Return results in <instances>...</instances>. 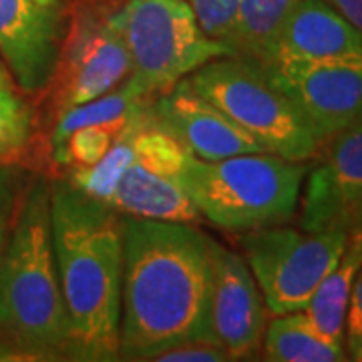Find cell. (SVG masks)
I'll use <instances>...</instances> for the list:
<instances>
[{
    "mask_svg": "<svg viewBox=\"0 0 362 362\" xmlns=\"http://www.w3.org/2000/svg\"><path fill=\"white\" fill-rule=\"evenodd\" d=\"M209 238L194 223L123 214L119 358L159 352L207 334Z\"/></svg>",
    "mask_w": 362,
    "mask_h": 362,
    "instance_id": "cell-1",
    "label": "cell"
},
{
    "mask_svg": "<svg viewBox=\"0 0 362 362\" xmlns=\"http://www.w3.org/2000/svg\"><path fill=\"white\" fill-rule=\"evenodd\" d=\"M51 230L73 361H119L123 214L71 181H54Z\"/></svg>",
    "mask_w": 362,
    "mask_h": 362,
    "instance_id": "cell-2",
    "label": "cell"
},
{
    "mask_svg": "<svg viewBox=\"0 0 362 362\" xmlns=\"http://www.w3.org/2000/svg\"><path fill=\"white\" fill-rule=\"evenodd\" d=\"M4 361H73L51 230V183L30 177L0 259Z\"/></svg>",
    "mask_w": 362,
    "mask_h": 362,
    "instance_id": "cell-3",
    "label": "cell"
},
{
    "mask_svg": "<svg viewBox=\"0 0 362 362\" xmlns=\"http://www.w3.org/2000/svg\"><path fill=\"white\" fill-rule=\"evenodd\" d=\"M306 161L274 153H244L218 161L185 156L180 183L199 216L228 232L288 223L296 216Z\"/></svg>",
    "mask_w": 362,
    "mask_h": 362,
    "instance_id": "cell-4",
    "label": "cell"
},
{
    "mask_svg": "<svg viewBox=\"0 0 362 362\" xmlns=\"http://www.w3.org/2000/svg\"><path fill=\"white\" fill-rule=\"evenodd\" d=\"M195 90L274 156L308 161L322 141L266 66L246 57H218L189 75Z\"/></svg>",
    "mask_w": 362,
    "mask_h": 362,
    "instance_id": "cell-5",
    "label": "cell"
},
{
    "mask_svg": "<svg viewBox=\"0 0 362 362\" xmlns=\"http://www.w3.org/2000/svg\"><path fill=\"white\" fill-rule=\"evenodd\" d=\"M107 23L121 37L131 61V83L153 97L230 49L209 39L187 0H127Z\"/></svg>",
    "mask_w": 362,
    "mask_h": 362,
    "instance_id": "cell-6",
    "label": "cell"
},
{
    "mask_svg": "<svg viewBox=\"0 0 362 362\" xmlns=\"http://www.w3.org/2000/svg\"><path fill=\"white\" fill-rule=\"evenodd\" d=\"M349 233L304 232L286 223L240 235L250 270L272 316L306 310L314 292L337 266Z\"/></svg>",
    "mask_w": 362,
    "mask_h": 362,
    "instance_id": "cell-7",
    "label": "cell"
},
{
    "mask_svg": "<svg viewBox=\"0 0 362 362\" xmlns=\"http://www.w3.org/2000/svg\"><path fill=\"white\" fill-rule=\"evenodd\" d=\"M135 153L115 183L107 204L125 216L195 223L199 211L180 183L185 147L143 105L135 123Z\"/></svg>",
    "mask_w": 362,
    "mask_h": 362,
    "instance_id": "cell-8",
    "label": "cell"
},
{
    "mask_svg": "<svg viewBox=\"0 0 362 362\" xmlns=\"http://www.w3.org/2000/svg\"><path fill=\"white\" fill-rule=\"evenodd\" d=\"M266 304L244 256L209 238L207 334L232 361L256 354L266 330Z\"/></svg>",
    "mask_w": 362,
    "mask_h": 362,
    "instance_id": "cell-9",
    "label": "cell"
},
{
    "mask_svg": "<svg viewBox=\"0 0 362 362\" xmlns=\"http://www.w3.org/2000/svg\"><path fill=\"white\" fill-rule=\"evenodd\" d=\"M320 151V163L306 173L300 230L354 232L362 228V121L324 141Z\"/></svg>",
    "mask_w": 362,
    "mask_h": 362,
    "instance_id": "cell-10",
    "label": "cell"
},
{
    "mask_svg": "<svg viewBox=\"0 0 362 362\" xmlns=\"http://www.w3.org/2000/svg\"><path fill=\"white\" fill-rule=\"evenodd\" d=\"M129 75L127 49L107 18L78 14L75 25L65 33L52 78L57 83V111L63 113L75 105L103 97Z\"/></svg>",
    "mask_w": 362,
    "mask_h": 362,
    "instance_id": "cell-11",
    "label": "cell"
},
{
    "mask_svg": "<svg viewBox=\"0 0 362 362\" xmlns=\"http://www.w3.org/2000/svg\"><path fill=\"white\" fill-rule=\"evenodd\" d=\"M264 66L322 143L362 121V65L284 63Z\"/></svg>",
    "mask_w": 362,
    "mask_h": 362,
    "instance_id": "cell-12",
    "label": "cell"
},
{
    "mask_svg": "<svg viewBox=\"0 0 362 362\" xmlns=\"http://www.w3.org/2000/svg\"><path fill=\"white\" fill-rule=\"evenodd\" d=\"M63 40L59 6L0 0V61L25 95H39L51 87Z\"/></svg>",
    "mask_w": 362,
    "mask_h": 362,
    "instance_id": "cell-13",
    "label": "cell"
},
{
    "mask_svg": "<svg viewBox=\"0 0 362 362\" xmlns=\"http://www.w3.org/2000/svg\"><path fill=\"white\" fill-rule=\"evenodd\" d=\"M149 109L156 121L185 147L189 156L206 161L262 153V145L202 97L189 77L159 93ZM268 153V151H266Z\"/></svg>",
    "mask_w": 362,
    "mask_h": 362,
    "instance_id": "cell-14",
    "label": "cell"
},
{
    "mask_svg": "<svg viewBox=\"0 0 362 362\" xmlns=\"http://www.w3.org/2000/svg\"><path fill=\"white\" fill-rule=\"evenodd\" d=\"M284 63L362 65V33L326 0H300L280 28L264 65Z\"/></svg>",
    "mask_w": 362,
    "mask_h": 362,
    "instance_id": "cell-15",
    "label": "cell"
},
{
    "mask_svg": "<svg viewBox=\"0 0 362 362\" xmlns=\"http://www.w3.org/2000/svg\"><path fill=\"white\" fill-rule=\"evenodd\" d=\"M264 358L272 362L349 361L344 344H338L316 328L306 310L278 314L264 330Z\"/></svg>",
    "mask_w": 362,
    "mask_h": 362,
    "instance_id": "cell-16",
    "label": "cell"
},
{
    "mask_svg": "<svg viewBox=\"0 0 362 362\" xmlns=\"http://www.w3.org/2000/svg\"><path fill=\"white\" fill-rule=\"evenodd\" d=\"M362 270V228L349 233L346 246L342 250L337 266L318 286L310 304L306 306V314L316 324V328L324 337L344 344V320L349 308L352 284Z\"/></svg>",
    "mask_w": 362,
    "mask_h": 362,
    "instance_id": "cell-17",
    "label": "cell"
},
{
    "mask_svg": "<svg viewBox=\"0 0 362 362\" xmlns=\"http://www.w3.org/2000/svg\"><path fill=\"white\" fill-rule=\"evenodd\" d=\"M300 0H242L228 49L235 57L266 63L272 45Z\"/></svg>",
    "mask_w": 362,
    "mask_h": 362,
    "instance_id": "cell-18",
    "label": "cell"
},
{
    "mask_svg": "<svg viewBox=\"0 0 362 362\" xmlns=\"http://www.w3.org/2000/svg\"><path fill=\"white\" fill-rule=\"evenodd\" d=\"M33 133V109L14 83L8 69L0 65V163L25 147Z\"/></svg>",
    "mask_w": 362,
    "mask_h": 362,
    "instance_id": "cell-19",
    "label": "cell"
},
{
    "mask_svg": "<svg viewBox=\"0 0 362 362\" xmlns=\"http://www.w3.org/2000/svg\"><path fill=\"white\" fill-rule=\"evenodd\" d=\"M187 2L197 18V25L202 26L207 37L228 47L242 0H187Z\"/></svg>",
    "mask_w": 362,
    "mask_h": 362,
    "instance_id": "cell-20",
    "label": "cell"
},
{
    "mask_svg": "<svg viewBox=\"0 0 362 362\" xmlns=\"http://www.w3.org/2000/svg\"><path fill=\"white\" fill-rule=\"evenodd\" d=\"M28 180H30L28 173L21 168L0 165V259L4 254V246ZM0 361H4L2 350H0Z\"/></svg>",
    "mask_w": 362,
    "mask_h": 362,
    "instance_id": "cell-21",
    "label": "cell"
},
{
    "mask_svg": "<svg viewBox=\"0 0 362 362\" xmlns=\"http://www.w3.org/2000/svg\"><path fill=\"white\" fill-rule=\"evenodd\" d=\"M153 361L161 362H226L232 361L223 346L211 338H194L159 352Z\"/></svg>",
    "mask_w": 362,
    "mask_h": 362,
    "instance_id": "cell-22",
    "label": "cell"
},
{
    "mask_svg": "<svg viewBox=\"0 0 362 362\" xmlns=\"http://www.w3.org/2000/svg\"><path fill=\"white\" fill-rule=\"evenodd\" d=\"M344 350L349 361L362 362V270L358 272L350 292L344 320Z\"/></svg>",
    "mask_w": 362,
    "mask_h": 362,
    "instance_id": "cell-23",
    "label": "cell"
},
{
    "mask_svg": "<svg viewBox=\"0 0 362 362\" xmlns=\"http://www.w3.org/2000/svg\"><path fill=\"white\" fill-rule=\"evenodd\" d=\"M330 6H334L350 25L362 33V0H326Z\"/></svg>",
    "mask_w": 362,
    "mask_h": 362,
    "instance_id": "cell-24",
    "label": "cell"
},
{
    "mask_svg": "<svg viewBox=\"0 0 362 362\" xmlns=\"http://www.w3.org/2000/svg\"><path fill=\"white\" fill-rule=\"evenodd\" d=\"M40 4H47V6H61V0H37Z\"/></svg>",
    "mask_w": 362,
    "mask_h": 362,
    "instance_id": "cell-25",
    "label": "cell"
},
{
    "mask_svg": "<svg viewBox=\"0 0 362 362\" xmlns=\"http://www.w3.org/2000/svg\"><path fill=\"white\" fill-rule=\"evenodd\" d=\"M0 65H2V61H0Z\"/></svg>",
    "mask_w": 362,
    "mask_h": 362,
    "instance_id": "cell-26",
    "label": "cell"
}]
</instances>
